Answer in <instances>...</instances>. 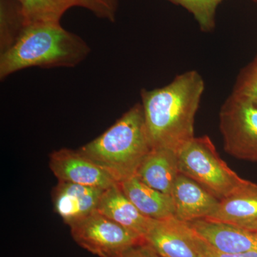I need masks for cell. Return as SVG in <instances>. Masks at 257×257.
<instances>
[{
	"instance_id": "6da1fadb",
	"label": "cell",
	"mask_w": 257,
	"mask_h": 257,
	"mask_svg": "<svg viewBox=\"0 0 257 257\" xmlns=\"http://www.w3.org/2000/svg\"><path fill=\"white\" fill-rule=\"evenodd\" d=\"M204 87L202 76L191 70L165 87L142 89L141 104L152 149L177 152L194 138V119Z\"/></svg>"
},
{
	"instance_id": "7a4b0ae2",
	"label": "cell",
	"mask_w": 257,
	"mask_h": 257,
	"mask_svg": "<svg viewBox=\"0 0 257 257\" xmlns=\"http://www.w3.org/2000/svg\"><path fill=\"white\" fill-rule=\"evenodd\" d=\"M91 49L82 37L60 23L30 24L16 43L0 55V79L23 69L72 68L87 59Z\"/></svg>"
},
{
	"instance_id": "3957f363",
	"label": "cell",
	"mask_w": 257,
	"mask_h": 257,
	"mask_svg": "<svg viewBox=\"0 0 257 257\" xmlns=\"http://www.w3.org/2000/svg\"><path fill=\"white\" fill-rule=\"evenodd\" d=\"M152 149L143 105L138 103L100 136L79 150L119 184L136 177Z\"/></svg>"
},
{
	"instance_id": "277c9868",
	"label": "cell",
	"mask_w": 257,
	"mask_h": 257,
	"mask_svg": "<svg viewBox=\"0 0 257 257\" xmlns=\"http://www.w3.org/2000/svg\"><path fill=\"white\" fill-rule=\"evenodd\" d=\"M179 172L195 181L219 201L246 183L231 170L208 136L192 138L177 151Z\"/></svg>"
},
{
	"instance_id": "5b68a950",
	"label": "cell",
	"mask_w": 257,
	"mask_h": 257,
	"mask_svg": "<svg viewBox=\"0 0 257 257\" xmlns=\"http://www.w3.org/2000/svg\"><path fill=\"white\" fill-rule=\"evenodd\" d=\"M219 128L224 148L239 160L257 162V106L231 93L221 106Z\"/></svg>"
},
{
	"instance_id": "8992f818",
	"label": "cell",
	"mask_w": 257,
	"mask_h": 257,
	"mask_svg": "<svg viewBox=\"0 0 257 257\" xmlns=\"http://www.w3.org/2000/svg\"><path fill=\"white\" fill-rule=\"evenodd\" d=\"M69 226L75 242L99 257H119L128 248L145 242L138 234L96 210Z\"/></svg>"
},
{
	"instance_id": "52a82bcc",
	"label": "cell",
	"mask_w": 257,
	"mask_h": 257,
	"mask_svg": "<svg viewBox=\"0 0 257 257\" xmlns=\"http://www.w3.org/2000/svg\"><path fill=\"white\" fill-rule=\"evenodd\" d=\"M50 170L58 182L107 189L118 184L111 176L79 150L60 149L50 156Z\"/></svg>"
},
{
	"instance_id": "ba28073f",
	"label": "cell",
	"mask_w": 257,
	"mask_h": 257,
	"mask_svg": "<svg viewBox=\"0 0 257 257\" xmlns=\"http://www.w3.org/2000/svg\"><path fill=\"white\" fill-rule=\"evenodd\" d=\"M144 240L161 257H201L190 226L175 217L154 219Z\"/></svg>"
},
{
	"instance_id": "9c48e42d",
	"label": "cell",
	"mask_w": 257,
	"mask_h": 257,
	"mask_svg": "<svg viewBox=\"0 0 257 257\" xmlns=\"http://www.w3.org/2000/svg\"><path fill=\"white\" fill-rule=\"evenodd\" d=\"M188 224L201 239L221 253L257 252L256 231L207 219Z\"/></svg>"
},
{
	"instance_id": "30bf717a",
	"label": "cell",
	"mask_w": 257,
	"mask_h": 257,
	"mask_svg": "<svg viewBox=\"0 0 257 257\" xmlns=\"http://www.w3.org/2000/svg\"><path fill=\"white\" fill-rule=\"evenodd\" d=\"M171 196L175 204V217L185 223L208 219L220 202L200 184L181 173Z\"/></svg>"
},
{
	"instance_id": "8fae6325",
	"label": "cell",
	"mask_w": 257,
	"mask_h": 257,
	"mask_svg": "<svg viewBox=\"0 0 257 257\" xmlns=\"http://www.w3.org/2000/svg\"><path fill=\"white\" fill-rule=\"evenodd\" d=\"M106 189L58 182L52 192L55 212L71 226L96 210Z\"/></svg>"
},
{
	"instance_id": "7c38bea8",
	"label": "cell",
	"mask_w": 257,
	"mask_h": 257,
	"mask_svg": "<svg viewBox=\"0 0 257 257\" xmlns=\"http://www.w3.org/2000/svg\"><path fill=\"white\" fill-rule=\"evenodd\" d=\"M96 211L143 239L154 221L138 210L125 195L119 184L104 191Z\"/></svg>"
},
{
	"instance_id": "4fadbf2b",
	"label": "cell",
	"mask_w": 257,
	"mask_h": 257,
	"mask_svg": "<svg viewBox=\"0 0 257 257\" xmlns=\"http://www.w3.org/2000/svg\"><path fill=\"white\" fill-rule=\"evenodd\" d=\"M179 174L177 152L152 149L140 166L136 177L149 187L171 195Z\"/></svg>"
},
{
	"instance_id": "5bb4252c",
	"label": "cell",
	"mask_w": 257,
	"mask_h": 257,
	"mask_svg": "<svg viewBox=\"0 0 257 257\" xmlns=\"http://www.w3.org/2000/svg\"><path fill=\"white\" fill-rule=\"evenodd\" d=\"M207 220L243 226L257 220V184L250 181L219 202Z\"/></svg>"
},
{
	"instance_id": "9a60e30c",
	"label": "cell",
	"mask_w": 257,
	"mask_h": 257,
	"mask_svg": "<svg viewBox=\"0 0 257 257\" xmlns=\"http://www.w3.org/2000/svg\"><path fill=\"white\" fill-rule=\"evenodd\" d=\"M119 184L125 195L147 217L156 220L175 217V204L170 194L149 187L138 177Z\"/></svg>"
},
{
	"instance_id": "2e32d148",
	"label": "cell",
	"mask_w": 257,
	"mask_h": 257,
	"mask_svg": "<svg viewBox=\"0 0 257 257\" xmlns=\"http://www.w3.org/2000/svg\"><path fill=\"white\" fill-rule=\"evenodd\" d=\"M28 25L18 0H0V55L16 43Z\"/></svg>"
},
{
	"instance_id": "e0dca14e",
	"label": "cell",
	"mask_w": 257,
	"mask_h": 257,
	"mask_svg": "<svg viewBox=\"0 0 257 257\" xmlns=\"http://www.w3.org/2000/svg\"><path fill=\"white\" fill-rule=\"evenodd\" d=\"M28 25L60 23L69 8L75 7L73 0H18Z\"/></svg>"
},
{
	"instance_id": "ac0fdd59",
	"label": "cell",
	"mask_w": 257,
	"mask_h": 257,
	"mask_svg": "<svg viewBox=\"0 0 257 257\" xmlns=\"http://www.w3.org/2000/svg\"><path fill=\"white\" fill-rule=\"evenodd\" d=\"M183 7L196 19L203 32H210L215 28L216 12L224 0H168Z\"/></svg>"
},
{
	"instance_id": "d6986e66",
	"label": "cell",
	"mask_w": 257,
	"mask_h": 257,
	"mask_svg": "<svg viewBox=\"0 0 257 257\" xmlns=\"http://www.w3.org/2000/svg\"><path fill=\"white\" fill-rule=\"evenodd\" d=\"M232 93L246 98L257 106V57L239 74Z\"/></svg>"
},
{
	"instance_id": "ffe728a7",
	"label": "cell",
	"mask_w": 257,
	"mask_h": 257,
	"mask_svg": "<svg viewBox=\"0 0 257 257\" xmlns=\"http://www.w3.org/2000/svg\"><path fill=\"white\" fill-rule=\"evenodd\" d=\"M75 7L89 10L97 18L115 21L119 0H73Z\"/></svg>"
},
{
	"instance_id": "44dd1931",
	"label": "cell",
	"mask_w": 257,
	"mask_h": 257,
	"mask_svg": "<svg viewBox=\"0 0 257 257\" xmlns=\"http://www.w3.org/2000/svg\"><path fill=\"white\" fill-rule=\"evenodd\" d=\"M191 227V226H190ZM192 237L195 244L197 251H199L201 257H257V252H248L243 253H221L218 251L215 248L208 244L206 241L201 239L199 236L191 228Z\"/></svg>"
},
{
	"instance_id": "7402d4cb",
	"label": "cell",
	"mask_w": 257,
	"mask_h": 257,
	"mask_svg": "<svg viewBox=\"0 0 257 257\" xmlns=\"http://www.w3.org/2000/svg\"><path fill=\"white\" fill-rule=\"evenodd\" d=\"M119 257H161L147 243H139L138 245L133 246Z\"/></svg>"
},
{
	"instance_id": "603a6c76",
	"label": "cell",
	"mask_w": 257,
	"mask_h": 257,
	"mask_svg": "<svg viewBox=\"0 0 257 257\" xmlns=\"http://www.w3.org/2000/svg\"><path fill=\"white\" fill-rule=\"evenodd\" d=\"M241 227L246 228V229L251 230V231H257V220L252 221V222L249 223L244 225V226H241Z\"/></svg>"
},
{
	"instance_id": "cb8c5ba5",
	"label": "cell",
	"mask_w": 257,
	"mask_h": 257,
	"mask_svg": "<svg viewBox=\"0 0 257 257\" xmlns=\"http://www.w3.org/2000/svg\"><path fill=\"white\" fill-rule=\"evenodd\" d=\"M255 1H256V2H257V0H255Z\"/></svg>"
}]
</instances>
